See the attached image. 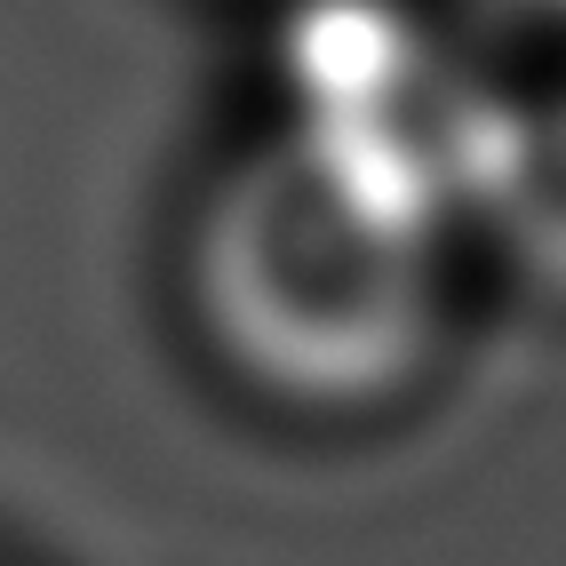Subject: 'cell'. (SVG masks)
Segmentation results:
<instances>
[{
    "label": "cell",
    "mask_w": 566,
    "mask_h": 566,
    "mask_svg": "<svg viewBox=\"0 0 566 566\" xmlns=\"http://www.w3.org/2000/svg\"><path fill=\"white\" fill-rule=\"evenodd\" d=\"M503 9L535 17V24H551V32H566V0H503Z\"/></svg>",
    "instance_id": "cell-4"
},
{
    "label": "cell",
    "mask_w": 566,
    "mask_h": 566,
    "mask_svg": "<svg viewBox=\"0 0 566 566\" xmlns=\"http://www.w3.org/2000/svg\"><path fill=\"white\" fill-rule=\"evenodd\" d=\"M463 248L352 192L295 144L232 153L184 223V319L223 384L272 415L367 423L431 384Z\"/></svg>",
    "instance_id": "cell-1"
},
{
    "label": "cell",
    "mask_w": 566,
    "mask_h": 566,
    "mask_svg": "<svg viewBox=\"0 0 566 566\" xmlns=\"http://www.w3.org/2000/svg\"><path fill=\"white\" fill-rule=\"evenodd\" d=\"M280 144L455 240L463 168L495 81H479L439 24L407 0H312L280 41Z\"/></svg>",
    "instance_id": "cell-2"
},
{
    "label": "cell",
    "mask_w": 566,
    "mask_h": 566,
    "mask_svg": "<svg viewBox=\"0 0 566 566\" xmlns=\"http://www.w3.org/2000/svg\"><path fill=\"white\" fill-rule=\"evenodd\" d=\"M455 248L566 312V81L495 88L463 168L455 200Z\"/></svg>",
    "instance_id": "cell-3"
}]
</instances>
